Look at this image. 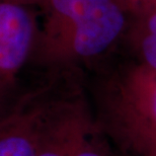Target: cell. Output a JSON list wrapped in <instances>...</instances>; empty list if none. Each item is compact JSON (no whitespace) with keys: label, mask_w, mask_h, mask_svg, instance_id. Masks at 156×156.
<instances>
[{"label":"cell","mask_w":156,"mask_h":156,"mask_svg":"<svg viewBox=\"0 0 156 156\" xmlns=\"http://www.w3.org/2000/svg\"><path fill=\"white\" fill-rule=\"evenodd\" d=\"M49 27L37 39L32 58L90 57L101 53L116 39L124 16L112 0H45Z\"/></svg>","instance_id":"1"},{"label":"cell","mask_w":156,"mask_h":156,"mask_svg":"<svg viewBox=\"0 0 156 156\" xmlns=\"http://www.w3.org/2000/svg\"><path fill=\"white\" fill-rule=\"evenodd\" d=\"M37 156H108L93 137L80 108L48 104L41 126Z\"/></svg>","instance_id":"2"},{"label":"cell","mask_w":156,"mask_h":156,"mask_svg":"<svg viewBox=\"0 0 156 156\" xmlns=\"http://www.w3.org/2000/svg\"><path fill=\"white\" fill-rule=\"evenodd\" d=\"M38 35L30 6L0 0V88L15 89L18 74L32 58Z\"/></svg>","instance_id":"3"},{"label":"cell","mask_w":156,"mask_h":156,"mask_svg":"<svg viewBox=\"0 0 156 156\" xmlns=\"http://www.w3.org/2000/svg\"><path fill=\"white\" fill-rule=\"evenodd\" d=\"M47 105L39 92L14 98L0 116V156H37Z\"/></svg>","instance_id":"4"},{"label":"cell","mask_w":156,"mask_h":156,"mask_svg":"<svg viewBox=\"0 0 156 156\" xmlns=\"http://www.w3.org/2000/svg\"><path fill=\"white\" fill-rule=\"evenodd\" d=\"M124 137L128 146L141 156H156V128L147 122L131 124L124 129Z\"/></svg>","instance_id":"5"},{"label":"cell","mask_w":156,"mask_h":156,"mask_svg":"<svg viewBox=\"0 0 156 156\" xmlns=\"http://www.w3.org/2000/svg\"><path fill=\"white\" fill-rule=\"evenodd\" d=\"M149 30L151 33L143 43V52L148 64L156 70V14L149 21Z\"/></svg>","instance_id":"6"},{"label":"cell","mask_w":156,"mask_h":156,"mask_svg":"<svg viewBox=\"0 0 156 156\" xmlns=\"http://www.w3.org/2000/svg\"><path fill=\"white\" fill-rule=\"evenodd\" d=\"M14 89L0 88V116L9 108L16 96L13 95Z\"/></svg>","instance_id":"7"},{"label":"cell","mask_w":156,"mask_h":156,"mask_svg":"<svg viewBox=\"0 0 156 156\" xmlns=\"http://www.w3.org/2000/svg\"><path fill=\"white\" fill-rule=\"evenodd\" d=\"M149 117L150 120L146 121L148 124H150L151 126L156 128V86L154 87L153 91L151 93L150 101H149Z\"/></svg>","instance_id":"8"},{"label":"cell","mask_w":156,"mask_h":156,"mask_svg":"<svg viewBox=\"0 0 156 156\" xmlns=\"http://www.w3.org/2000/svg\"><path fill=\"white\" fill-rule=\"evenodd\" d=\"M3 1L16 3V4L26 5V6H30V7L33 4H36V3H41V4H43V3L45 2V0H3Z\"/></svg>","instance_id":"9"}]
</instances>
